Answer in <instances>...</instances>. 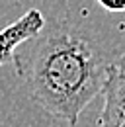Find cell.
<instances>
[{"label": "cell", "instance_id": "6da1fadb", "mask_svg": "<svg viewBox=\"0 0 125 127\" xmlns=\"http://www.w3.org/2000/svg\"><path fill=\"white\" fill-rule=\"evenodd\" d=\"M31 41L26 51L16 49V72L37 106L74 127L84 108L102 92L108 64L86 39L68 32L35 35Z\"/></svg>", "mask_w": 125, "mask_h": 127}, {"label": "cell", "instance_id": "7a4b0ae2", "mask_svg": "<svg viewBox=\"0 0 125 127\" xmlns=\"http://www.w3.org/2000/svg\"><path fill=\"white\" fill-rule=\"evenodd\" d=\"M45 28V18L37 8L28 10L16 22L0 30V66L12 61L16 49L31 37L39 35Z\"/></svg>", "mask_w": 125, "mask_h": 127}, {"label": "cell", "instance_id": "3957f363", "mask_svg": "<svg viewBox=\"0 0 125 127\" xmlns=\"http://www.w3.org/2000/svg\"><path fill=\"white\" fill-rule=\"evenodd\" d=\"M104 108L100 113V127L125 125V70L117 64H108V74L102 86Z\"/></svg>", "mask_w": 125, "mask_h": 127}, {"label": "cell", "instance_id": "277c9868", "mask_svg": "<svg viewBox=\"0 0 125 127\" xmlns=\"http://www.w3.org/2000/svg\"><path fill=\"white\" fill-rule=\"evenodd\" d=\"M106 12H125V0H96Z\"/></svg>", "mask_w": 125, "mask_h": 127}, {"label": "cell", "instance_id": "5b68a950", "mask_svg": "<svg viewBox=\"0 0 125 127\" xmlns=\"http://www.w3.org/2000/svg\"><path fill=\"white\" fill-rule=\"evenodd\" d=\"M117 66H119V68H121V70H125V51H123V55H121V57H119V61H117Z\"/></svg>", "mask_w": 125, "mask_h": 127}, {"label": "cell", "instance_id": "8992f818", "mask_svg": "<svg viewBox=\"0 0 125 127\" xmlns=\"http://www.w3.org/2000/svg\"><path fill=\"white\" fill-rule=\"evenodd\" d=\"M123 127H125V125H123Z\"/></svg>", "mask_w": 125, "mask_h": 127}]
</instances>
